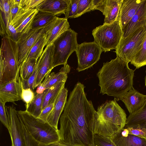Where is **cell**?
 Here are the masks:
<instances>
[{"mask_svg": "<svg viewBox=\"0 0 146 146\" xmlns=\"http://www.w3.org/2000/svg\"><path fill=\"white\" fill-rule=\"evenodd\" d=\"M77 33L70 28L63 33L53 43V66L54 67L67 64L68 58L76 49Z\"/></svg>", "mask_w": 146, "mask_h": 146, "instance_id": "52a82bcc", "label": "cell"}, {"mask_svg": "<svg viewBox=\"0 0 146 146\" xmlns=\"http://www.w3.org/2000/svg\"><path fill=\"white\" fill-rule=\"evenodd\" d=\"M94 146H116L110 138L94 134Z\"/></svg>", "mask_w": 146, "mask_h": 146, "instance_id": "d6a6232c", "label": "cell"}, {"mask_svg": "<svg viewBox=\"0 0 146 146\" xmlns=\"http://www.w3.org/2000/svg\"><path fill=\"white\" fill-rule=\"evenodd\" d=\"M130 62L136 68L146 65V36L141 48L134 55Z\"/></svg>", "mask_w": 146, "mask_h": 146, "instance_id": "4dcf8cb0", "label": "cell"}, {"mask_svg": "<svg viewBox=\"0 0 146 146\" xmlns=\"http://www.w3.org/2000/svg\"><path fill=\"white\" fill-rule=\"evenodd\" d=\"M117 101L115 98L113 100L106 102L98 107L94 134L111 139L125 127L126 115Z\"/></svg>", "mask_w": 146, "mask_h": 146, "instance_id": "3957f363", "label": "cell"}, {"mask_svg": "<svg viewBox=\"0 0 146 146\" xmlns=\"http://www.w3.org/2000/svg\"><path fill=\"white\" fill-rule=\"evenodd\" d=\"M146 25V0H143L135 14L122 31V38H125L138 29Z\"/></svg>", "mask_w": 146, "mask_h": 146, "instance_id": "44dd1931", "label": "cell"}, {"mask_svg": "<svg viewBox=\"0 0 146 146\" xmlns=\"http://www.w3.org/2000/svg\"><path fill=\"white\" fill-rule=\"evenodd\" d=\"M128 63L117 56L103 63L97 73L100 93L118 98L133 88L135 70L129 68Z\"/></svg>", "mask_w": 146, "mask_h": 146, "instance_id": "7a4b0ae2", "label": "cell"}, {"mask_svg": "<svg viewBox=\"0 0 146 146\" xmlns=\"http://www.w3.org/2000/svg\"><path fill=\"white\" fill-rule=\"evenodd\" d=\"M6 34L7 37H10L16 42L21 35L11 23L7 28Z\"/></svg>", "mask_w": 146, "mask_h": 146, "instance_id": "ab89813d", "label": "cell"}, {"mask_svg": "<svg viewBox=\"0 0 146 146\" xmlns=\"http://www.w3.org/2000/svg\"><path fill=\"white\" fill-rule=\"evenodd\" d=\"M10 0H0V34L2 38L7 37V29L12 21L10 12Z\"/></svg>", "mask_w": 146, "mask_h": 146, "instance_id": "cb8c5ba5", "label": "cell"}, {"mask_svg": "<svg viewBox=\"0 0 146 146\" xmlns=\"http://www.w3.org/2000/svg\"><path fill=\"white\" fill-rule=\"evenodd\" d=\"M145 86H146V76H145Z\"/></svg>", "mask_w": 146, "mask_h": 146, "instance_id": "ee69618b", "label": "cell"}, {"mask_svg": "<svg viewBox=\"0 0 146 146\" xmlns=\"http://www.w3.org/2000/svg\"><path fill=\"white\" fill-rule=\"evenodd\" d=\"M53 44L46 46L38 60V69L35 89L42 82L46 75L54 68L53 66Z\"/></svg>", "mask_w": 146, "mask_h": 146, "instance_id": "7c38bea8", "label": "cell"}, {"mask_svg": "<svg viewBox=\"0 0 146 146\" xmlns=\"http://www.w3.org/2000/svg\"><path fill=\"white\" fill-rule=\"evenodd\" d=\"M70 27L68 19L56 16L54 20L45 28L46 46L53 44L63 33L70 29Z\"/></svg>", "mask_w": 146, "mask_h": 146, "instance_id": "2e32d148", "label": "cell"}, {"mask_svg": "<svg viewBox=\"0 0 146 146\" xmlns=\"http://www.w3.org/2000/svg\"><path fill=\"white\" fill-rule=\"evenodd\" d=\"M35 95L33 90L30 88H22L21 94L22 100L25 103L26 107L33 100Z\"/></svg>", "mask_w": 146, "mask_h": 146, "instance_id": "e575fe53", "label": "cell"}, {"mask_svg": "<svg viewBox=\"0 0 146 146\" xmlns=\"http://www.w3.org/2000/svg\"><path fill=\"white\" fill-rule=\"evenodd\" d=\"M146 36V25L141 27L125 38H121L115 49L117 56L130 62L141 48Z\"/></svg>", "mask_w": 146, "mask_h": 146, "instance_id": "ba28073f", "label": "cell"}, {"mask_svg": "<svg viewBox=\"0 0 146 146\" xmlns=\"http://www.w3.org/2000/svg\"><path fill=\"white\" fill-rule=\"evenodd\" d=\"M17 42L9 37L2 38L0 49V84L19 78Z\"/></svg>", "mask_w": 146, "mask_h": 146, "instance_id": "5b68a950", "label": "cell"}, {"mask_svg": "<svg viewBox=\"0 0 146 146\" xmlns=\"http://www.w3.org/2000/svg\"><path fill=\"white\" fill-rule=\"evenodd\" d=\"M48 89L45 90L41 94L35 93L34 98L28 105L26 107V111L27 112L36 117H38L42 110L43 98Z\"/></svg>", "mask_w": 146, "mask_h": 146, "instance_id": "4316f807", "label": "cell"}, {"mask_svg": "<svg viewBox=\"0 0 146 146\" xmlns=\"http://www.w3.org/2000/svg\"><path fill=\"white\" fill-rule=\"evenodd\" d=\"M66 82H61L48 88L43 98L42 110L49 105L54 102Z\"/></svg>", "mask_w": 146, "mask_h": 146, "instance_id": "83f0119b", "label": "cell"}, {"mask_svg": "<svg viewBox=\"0 0 146 146\" xmlns=\"http://www.w3.org/2000/svg\"><path fill=\"white\" fill-rule=\"evenodd\" d=\"M5 104L0 101V120L8 130L9 125L8 116L5 109Z\"/></svg>", "mask_w": 146, "mask_h": 146, "instance_id": "8d00e7d4", "label": "cell"}, {"mask_svg": "<svg viewBox=\"0 0 146 146\" xmlns=\"http://www.w3.org/2000/svg\"><path fill=\"white\" fill-rule=\"evenodd\" d=\"M17 112L29 133L40 145L45 146L60 141L58 129L26 110L17 111Z\"/></svg>", "mask_w": 146, "mask_h": 146, "instance_id": "277c9868", "label": "cell"}, {"mask_svg": "<svg viewBox=\"0 0 146 146\" xmlns=\"http://www.w3.org/2000/svg\"><path fill=\"white\" fill-rule=\"evenodd\" d=\"M84 85L78 82L60 117L59 141L70 145L94 146V128L98 113L88 100Z\"/></svg>", "mask_w": 146, "mask_h": 146, "instance_id": "6da1fadb", "label": "cell"}, {"mask_svg": "<svg viewBox=\"0 0 146 146\" xmlns=\"http://www.w3.org/2000/svg\"><path fill=\"white\" fill-rule=\"evenodd\" d=\"M70 69V66L66 64L64 65L58 72L55 73L53 72L48 74L45 76L44 81L37 87L35 92L38 94L42 93L45 90L58 82H66L68 78V74Z\"/></svg>", "mask_w": 146, "mask_h": 146, "instance_id": "d6986e66", "label": "cell"}, {"mask_svg": "<svg viewBox=\"0 0 146 146\" xmlns=\"http://www.w3.org/2000/svg\"><path fill=\"white\" fill-rule=\"evenodd\" d=\"M54 103L50 104L42 109L38 118L42 120L46 121L47 119L52 111Z\"/></svg>", "mask_w": 146, "mask_h": 146, "instance_id": "60d3db41", "label": "cell"}, {"mask_svg": "<svg viewBox=\"0 0 146 146\" xmlns=\"http://www.w3.org/2000/svg\"><path fill=\"white\" fill-rule=\"evenodd\" d=\"M56 17L50 13L38 11L32 22L30 29L35 30L45 28L54 20Z\"/></svg>", "mask_w": 146, "mask_h": 146, "instance_id": "484cf974", "label": "cell"}, {"mask_svg": "<svg viewBox=\"0 0 146 146\" xmlns=\"http://www.w3.org/2000/svg\"><path fill=\"white\" fill-rule=\"evenodd\" d=\"M75 52L78 61L76 70L80 72L92 67L99 60L103 51L94 41L78 44Z\"/></svg>", "mask_w": 146, "mask_h": 146, "instance_id": "9c48e42d", "label": "cell"}, {"mask_svg": "<svg viewBox=\"0 0 146 146\" xmlns=\"http://www.w3.org/2000/svg\"><path fill=\"white\" fill-rule=\"evenodd\" d=\"M125 127L146 129V101L143 107L127 118Z\"/></svg>", "mask_w": 146, "mask_h": 146, "instance_id": "d4e9b609", "label": "cell"}, {"mask_svg": "<svg viewBox=\"0 0 146 146\" xmlns=\"http://www.w3.org/2000/svg\"><path fill=\"white\" fill-rule=\"evenodd\" d=\"M8 116L12 145L13 146H25V141L21 123L16 108L13 106H5Z\"/></svg>", "mask_w": 146, "mask_h": 146, "instance_id": "30bf717a", "label": "cell"}, {"mask_svg": "<svg viewBox=\"0 0 146 146\" xmlns=\"http://www.w3.org/2000/svg\"><path fill=\"white\" fill-rule=\"evenodd\" d=\"M79 1V0H71L69 10L64 14L65 17L67 19L76 18Z\"/></svg>", "mask_w": 146, "mask_h": 146, "instance_id": "d590c367", "label": "cell"}, {"mask_svg": "<svg viewBox=\"0 0 146 146\" xmlns=\"http://www.w3.org/2000/svg\"><path fill=\"white\" fill-rule=\"evenodd\" d=\"M21 8H22L16 3L15 0H10V12L12 21Z\"/></svg>", "mask_w": 146, "mask_h": 146, "instance_id": "b9f144b4", "label": "cell"}, {"mask_svg": "<svg viewBox=\"0 0 146 146\" xmlns=\"http://www.w3.org/2000/svg\"><path fill=\"white\" fill-rule=\"evenodd\" d=\"M21 122L25 141V146H45L40 145L34 139L29 133L21 121Z\"/></svg>", "mask_w": 146, "mask_h": 146, "instance_id": "836d02e7", "label": "cell"}, {"mask_svg": "<svg viewBox=\"0 0 146 146\" xmlns=\"http://www.w3.org/2000/svg\"><path fill=\"white\" fill-rule=\"evenodd\" d=\"M68 92L67 89L64 86L54 102L53 110L47 119V122L57 129L59 118L67 101Z\"/></svg>", "mask_w": 146, "mask_h": 146, "instance_id": "603a6c76", "label": "cell"}, {"mask_svg": "<svg viewBox=\"0 0 146 146\" xmlns=\"http://www.w3.org/2000/svg\"><path fill=\"white\" fill-rule=\"evenodd\" d=\"M117 101H122L130 113L133 114L140 110L146 101V95L135 90L133 88L122 96L116 98Z\"/></svg>", "mask_w": 146, "mask_h": 146, "instance_id": "e0dca14e", "label": "cell"}, {"mask_svg": "<svg viewBox=\"0 0 146 146\" xmlns=\"http://www.w3.org/2000/svg\"><path fill=\"white\" fill-rule=\"evenodd\" d=\"M11 146H13L12 145Z\"/></svg>", "mask_w": 146, "mask_h": 146, "instance_id": "f6af8a7d", "label": "cell"}, {"mask_svg": "<svg viewBox=\"0 0 146 146\" xmlns=\"http://www.w3.org/2000/svg\"><path fill=\"white\" fill-rule=\"evenodd\" d=\"M44 0H22V8L24 9H36Z\"/></svg>", "mask_w": 146, "mask_h": 146, "instance_id": "74e56055", "label": "cell"}, {"mask_svg": "<svg viewBox=\"0 0 146 146\" xmlns=\"http://www.w3.org/2000/svg\"><path fill=\"white\" fill-rule=\"evenodd\" d=\"M46 44L45 33L37 39L30 50L25 60L34 58L37 60L40 56Z\"/></svg>", "mask_w": 146, "mask_h": 146, "instance_id": "f1b7e54d", "label": "cell"}, {"mask_svg": "<svg viewBox=\"0 0 146 146\" xmlns=\"http://www.w3.org/2000/svg\"><path fill=\"white\" fill-rule=\"evenodd\" d=\"M45 32V28L30 29L22 35L17 44L18 50V61L20 67L26 58L30 50L37 39Z\"/></svg>", "mask_w": 146, "mask_h": 146, "instance_id": "8fae6325", "label": "cell"}, {"mask_svg": "<svg viewBox=\"0 0 146 146\" xmlns=\"http://www.w3.org/2000/svg\"><path fill=\"white\" fill-rule=\"evenodd\" d=\"M45 146H73L70 145H66L64 143H62L59 142H56L52 143Z\"/></svg>", "mask_w": 146, "mask_h": 146, "instance_id": "7bdbcfd3", "label": "cell"}, {"mask_svg": "<svg viewBox=\"0 0 146 146\" xmlns=\"http://www.w3.org/2000/svg\"><path fill=\"white\" fill-rule=\"evenodd\" d=\"M94 10L93 0H79L76 18L81 16L86 12Z\"/></svg>", "mask_w": 146, "mask_h": 146, "instance_id": "1f68e13d", "label": "cell"}, {"mask_svg": "<svg viewBox=\"0 0 146 146\" xmlns=\"http://www.w3.org/2000/svg\"><path fill=\"white\" fill-rule=\"evenodd\" d=\"M38 60L34 58L25 60L21 64L19 74L22 80H27L31 76L36 68Z\"/></svg>", "mask_w": 146, "mask_h": 146, "instance_id": "f546056e", "label": "cell"}, {"mask_svg": "<svg viewBox=\"0 0 146 146\" xmlns=\"http://www.w3.org/2000/svg\"><path fill=\"white\" fill-rule=\"evenodd\" d=\"M130 134L146 139V129L145 128L124 127Z\"/></svg>", "mask_w": 146, "mask_h": 146, "instance_id": "f35d334b", "label": "cell"}, {"mask_svg": "<svg viewBox=\"0 0 146 146\" xmlns=\"http://www.w3.org/2000/svg\"><path fill=\"white\" fill-rule=\"evenodd\" d=\"M22 87L21 79L14 80L0 84V101L5 104L7 102L14 103L22 100Z\"/></svg>", "mask_w": 146, "mask_h": 146, "instance_id": "4fadbf2b", "label": "cell"}, {"mask_svg": "<svg viewBox=\"0 0 146 146\" xmlns=\"http://www.w3.org/2000/svg\"><path fill=\"white\" fill-rule=\"evenodd\" d=\"M94 41L105 52L116 49L122 38V32L119 20L110 24H103L92 31Z\"/></svg>", "mask_w": 146, "mask_h": 146, "instance_id": "8992f818", "label": "cell"}, {"mask_svg": "<svg viewBox=\"0 0 146 146\" xmlns=\"http://www.w3.org/2000/svg\"><path fill=\"white\" fill-rule=\"evenodd\" d=\"M38 11L36 9L21 8L11 24L21 35L26 33L31 29L32 22Z\"/></svg>", "mask_w": 146, "mask_h": 146, "instance_id": "5bb4252c", "label": "cell"}, {"mask_svg": "<svg viewBox=\"0 0 146 146\" xmlns=\"http://www.w3.org/2000/svg\"><path fill=\"white\" fill-rule=\"evenodd\" d=\"M121 0H98L96 10L102 12L105 16L104 24H110L118 19Z\"/></svg>", "mask_w": 146, "mask_h": 146, "instance_id": "9a60e30c", "label": "cell"}, {"mask_svg": "<svg viewBox=\"0 0 146 146\" xmlns=\"http://www.w3.org/2000/svg\"><path fill=\"white\" fill-rule=\"evenodd\" d=\"M111 139L116 146H146V139L129 133L125 127Z\"/></svg>", "mask_w": 146, "mask_h": 146, "instance_id": "7402d4cb", "label": "cell"}, {"mask_svg": "<svg viewBox=\"0 0 146 146\" xmlns=\"http://www.w3.org/2000/svg\"><path fill=\"white\" fill-rule=\"evenodd\" d=\"M71 0H44L37 7L39 11L60 16L69 9Z\"/></svg>", "mask_w": 146, "mask_h": 146, "instance_id": "ffe728a7", "label": "cell"}, {"mask_svg": "<svg viewBox=\"0 0 146 146\" xmlns=\"http://www.w3.org/2000/svg\"><path fill=\"white\" fill-rule=\"evenodd\" d=\"M143 0H121L119 20L122 31L136 13Z\"/></svg>", "mask_w": 146, "mask_h": 146, "instance_id": "ac0fdd59", "label": "cell"}]
</instances>
